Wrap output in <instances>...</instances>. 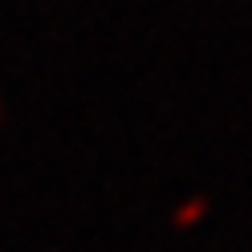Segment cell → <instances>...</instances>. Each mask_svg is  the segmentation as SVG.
Listing matches in <instances>:
<instances>
[{"instance_id":"6da1fadb","label":"cell","mask_w":252,"mask_h":252,"mask_svg":"<svg viewBox=\"0 0 252 252\" xmlns=\"http://www.w3.org/2000/svg\"><path fill=\"white\" fill-rule=\"evenodd\" d=\"M208 212H212V199L208 195H191V199H183L175 212H171V228L175 232H191V228H199L203 220H208Z\"/></svg>"}]
</instances>
